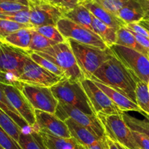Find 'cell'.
Returning <instances> with one entry per match:
<instances>
[{
	"label": "cell",
	"mask_w": 149,
	"mask_h": 149,
	"mask_svg": "<svg viewBox=\"0 0 149 149\" xmlns=\"http://www.w3.org/2000/svg\"><path fill=\"white\" fill-rule=\"evenodd\" d=\"M90 79L114 89L137 104L135 90L138 79L114 55L99 67Z\"/></svg>",
	"instance_id": "obj_1"
},
{
	"label": "cell",
	"mask_w": 149,
	"mask_h": 149,
	"mask_svg": "<svg viewBox=\"0 0 149 149\" xmlns=\"http://www.w3.org/2000/svg\"><path fill=\"white\" fill-rule=\"evenodd\" d=\"M59 67L68 79L81 82L86 79L79 67L68 40L39 52H34Z\"/></svg>",
	"instance_id": "obj_2"
},
{
	"label": "cell",
	"mask_w": 149,
	"mask_h": 149,
	"mask_svg": "<svg viewBox=\"0 0 149 149\" xmlns=\"http://www.w3.org/2000/svg\"><path fill=\"white\" fill-rule=\"evenodd\" d=\"M27 52L0 40V83L18 87Z\"/></svg>",
	"instance_id": "obj_3"
},
{
	"label": "cell",
	"mask_w": 149,
	"mask_h": 149,
	"mask_svg": "<svg viewBox=\"0 0 149 149\" xmlns=\"http://www.w3.org/2000/svg\"><path fill=\"white\" fill-rule=\"evenodd\" d=\"M77 62L87 79H90L99 67L113 55L110 48H100L79 43L71 39H67Z\"/></svg>",
	"instance_id": "obj_4"
},
{
	"label": "cell",
	"mask_w": 149,
	"mask_h": 149,
	"mask_svg": "<svg viewBox=\"0 0 149 149\" xmlns=\"http://www.w3.org/2000/svg\"><path fill=\"white\" fill-rule=\"evenodd\" d=\"M55 98L89 114H95L88 97L79 81L65 79L50 87Z\"/></svg>",
	"instance_id": "obj_5"
},
{
	"label": "cell",
	"mask_w": 149,
	"mask_h": 149,
	"mask_svg": "<svg viewBox=\"0 0 149 149\" xmlns=\"http://www.w3.org/2000/svg\"><path fill=\"white\" fill-rule=\"evenodd\" d=\"M97 116L104 127L106 136L127 149H141L135 142L132 130L125 122L122 114L98 113Z\"/></svg>",
	"instance_id": "obj_6"
},
{
	"label": "cell",
	"mask_w": 149,
	"mask_h": 149,
	"mask_svg": "<svg viewBox=\"0 0 149 149\" xmlns=\"http://www.w3.org/2000/svg\"><path fill=\"white\" fill-rule=\"evenodd\" d=\"M111 50L135 77L141 81L149 82V58L131 48L114 45Z\"/></svg>",
	"instance_id": "obj_7"
},
{
	"label": "cell",
	"mask_w": 149,
	"mask_h": 149,
	"mask_svg": "<svg viewBox=\"0 0 149 149\" xmlns=\"http://www.w3.org/2000/svg\"><path fill=\"white\" fill-rule=\"evenodd\" d=\"M57 28L66 39H74L79 43L101 49L109 48L94 31L74 23L67 17L61 18L57 23Z\"/></svg>",
	"instance_id": "obj_8"
},
{
	"label": "cell",
	"mask_w": 149,
	"mask_h": 149,
	"mask_svg": "<svg viewBox=\"0 0 149 149\" xmlns=\"http://www.w3.org/2000/svg\"><path fill=\"white\" fill-rule=\"evenodd\" d=\"M55 114L63 122L68 118H71L100 139L106 137L104 127L97 115L86 113L77 108L60 102H58Z\"/></svg>",
	"instance_id": "obj_9"
},
{
	"label": "cell",
	"mask_w": 149,
	"mask_h": 149,
	"mask_svg": "<svg viewBox=\"0 0 149 149\" xmlns=\"http://www.w3.org/2000/svg\"><path fill=\"white\" fill-rule=\"evenodd\" d=\"M17 87L26 96L35 110L55 113L58 100L54 96L50 87L23 82H20Z\"/></svg>",
	"instance_id": "obj_10"
},
{
	"label": "cell",
	"mask_w": 149,
	"mask_h": 149,
	"mask_svg": "<svg viewBox=\"0 0 149 149\" xmlns=\"http://www.w3.org/2000/svg\"><path fill=\"white\" fill-rule=\"evenodd\" d=\"M63 79H65L47 71L29 56L18 78V81L33 85L51 87Z\"/></svg>",
	"instance_id": "obj_11"
},
{
	"label": "cell",
	"mask_w": 149,
	"mask_h": 149,
	"mask_svg": "<svg viewBox=\"0 0 149 149\" xmlns=\"http://www.w3.org/2000/svg\"><path fill=\"white\" fill-rule=\"evenodd\" d=\"M30 23L33 27L55 26L64 17L61 10L52 5L47 0H38L29 3Z\"/></svg>",
	"instance_id": "obj_12"
},
{
	"label": "cell",
	"mask_w": 149,
	"mask_h": 149,
	"mask_svg": "<svg viewBox=\"0 0 149 149\" xmlns=\"http://www.w3.org/2000/svg\"><path fill=\"white\" fill-rule=\"evenodd\" d=\"M0 86L14 109L31 127L32 130L38 132L35 109L31 105L26 96L19 90L18 87L15 85L0 83Z\"/></svg>",
	"instance_id": "obj_13"
},
{
	"label": "cell",
	"mask_w": 149,
	"mask_h": 149,
	"mask_svg": "<svg viewBox=\"0 0 149 149\" xmlns=\"http://www.w3.org/2000/svg\"><path fill=\"white\" fill-rule=\"evenodd\" d=\"M81 84L91 103L95 114H122L124 113L90 79L86 78Z\"/></svg>",
	"instance_id": "obj_14"
},
{
	"label": "cell",
	"mask_w": 149,
	"mask_h": 149,
	"mask_svg": "<svg viewBox=\"0 0 149 149\" xmlns=\"http://www.w3.org/2000/svg\"><path fill=\"white\" fill-rule=\"evenodd\" d=\"M35 116L38 132H44L60 138H71L65 122L60 119L55 113L35 110Z\"/></svg>",
	"instance_id": "obj_15"
},
{
	"label": "cell",
	"mask_w": 149,
	"mask_h": 149,
	"mask_svg": "<svg viewBox=\"0 0 149 149\" xmlns=\"http://www.w3.org/2000/svg\"><path fill=\"white\" fill-rule=\"evenodd\" d=\"M81 4L84 5L98 20L107 26L114 29L115 30L118 31L122 27H125L126 26V23L118 16L103 8L94 0H84L81 2Z\"/></svg>",
	"instance_id": "obj_16"
},
{
	"label": "cell",
	"mask_w": 149,
	"mask_h": 149,
	"mask_svg": "<svg viewBox=\"0 0 149 149\" xmlns=\"http://www.w3.org/2000/svg\"><path fill=\"white\" fill-rule=\"evenodd\" d=\"M112 101L114 103L116 106L119 108L123 112L125 111H136L142 113V111L139 108V106L134 103L132 100L127 97L122 93L116 91L114 89L111 87L106 86L105 84H102L100 81H95V80H92Z\"/></svg>",
	"instance_id": "obj_17"
},
{
	"label": "cell",
	"mask_w": 149,
	"mask_h": 149,
	"mask_svg": "<svg viewBox=\"0 0 149 149\" xmlns=\"http://www.w3.org/2000/svg\"><path fill=\"white\" fill-rule=\"evenodd\" d=\"M64 122L68 127L71 138H74L77 142L79 143L85 148H88L89 146L95 143L96 141L100 140L96 135L92 133L89 130L81 126L71 118L65 119Z\"/></svg>",
	"instance_id": "obj_18"
},
{
	"label": "cell",
	"mask_w": 149,
	"mask_h": 149,
	"mask_svg": "<svg viewBox=\"0 0 149 149\" xmlns=\"http://www.w3.org/2000/svg\"><path fill=\"white\" fill-rule=\"evenodd\" d=\"M117 16L125 23H140L146 17L138 0H129L117 13Z\"/></svg>",
	"instance_id": "obj_19"
},
{
	"label": "cell",
	"mask_w": 149,
	"mask_h": 149,
	"mask_svg": "<svg viewBox=\"0 0 149 149\" xmlns=\"http://www.w3.org/2000/svg\"><path fill=\"white\" fill-rule=\"evenodd\" d=\"M48 149H85L74 138H63L39 132Z\"/></svg>",
	"instance_id": "obj_20"
},
{
	"label": "cell",
	"mask_w": 149,
	"mask_h": 149,
	"mask_svg": "<svg viewBox=\"0 0 149 149\" xmlns=\"http://www.w3.org/2000/svg\"><path fill=\"white\" fill-rule=\"evenodd\" d=\"M31 30L32 28L20 29L6 36L2 42L10 46L27 52L29 49L31 40Z\"/></svg>",
	"instance_id": "obj_21"
},
{
	"label": "cell",
	"mask_w": 149,
	"mask_h": 149,
	"mask_svg": "<svg viewBox=\"0 0 149 149\" xmlns=\"http://www.w3.org/2000/svg\"><path fill=\"white\" fill-rule=\"evenodd\" d=\"M0 109L2 110L4 113H7L20 127L23 132H29L31 131H33L31 127L28 125L27 122L20 116V113L12 106L11 103L7 99V96L4 94L1 86H0Z\"/></svg>",
	"instance_id": "obj_22"
},
{
	"label": "cell",
	"mask_w": 149,
	"mask_h": 149,
	"mask_svg": "<svg viewBox=\"0 0 149 149\" xmlns=\"http://www.w3.org/2000/svg\"><path fill=\"white\" fill-rule=\"evenodd\" d=\"M92 28H93V31L101 38V39L108 47L110 48L111 46L116 45L117 31L105 24L104 23L98 20L97 17H95L93 15Z\"/></svg>",
	"instance_id": "obj_23"
},
{
	"label": "cell",
	"mask_w": 149,
	"mask_h": 149,
	"mask_svg": "<svg viewBox=\"0 0 149 149\" xmlns=\"http://www.w3.org/2000/svg\"><path fill=\"white\" fill-rule=\"evenodd\" d=\"M64 17H67L77 24L81 25L93 31V28H92L93 14L81 4H79L75 8L65 13Z\"/></svg>",
	"instance_id": "obj_24"
},
{
	"label": "cell",
	"mask_w": 149,
	"mask_h": 149,
	"mask_svg": "<svg viewBox=\"0 0 149 149\" xmlns=\"http://www.w3.org/2000/svg\"><path fill=\"white\" fill-rule=\"evenodd\" d=\"M116 45L131 48L149 58V52L143 46H141L134 36L133 33L126 27H122L117 31V38Z\"/></svg>",
	"instance_id": "obj_25"
},
{
	"label": "cell",
	"mask_w": 149,
	"mask_h": 149,
	"mask_svg": "<svg viewBox=\"0 0 149 149\" xmlns=\"http://www.w3.org/2000/svg\"><path fill=\"white\" fill-rule=\"evenodd\" d=\"M23 149H48L39 132H22L18 141Z\"/></svg>",
	"instance_id": "obj_26"
},
{
	"label": "cell",
	"mask_w": 149,
	"mask_h": 149,
	"mask_svg": "<svg viewBox=\"0 0 149 149\" xmlns=\"http://www.w3.org/2000/svg\"><path fill=\"white\" fill-rule=\"evenodd\" d=\"M135 95L137 105L139 106L143 113L149 116V89L148 84L138 79L136 82Z\"/></svg>",
	"instance_id": "obj_27"
},
{
	"label": "cell",
	"mask_w": 149,
	"mask_h": 149,
	"mask_svg": "<svg viewBox=\"0 0 149 149\" xmlns=\"http://www.w3.org/2000/svg\"><path fill=\"white\" fill-rule=\"evenodd\" d=\"M0 126L13 139L18 143L19 138L23 132L20 127L8 116L0 109Z\"/></svg>",
	"instance_id": "obj_28"
},
{
	"label": "cell",
	"mask_w": 149,
	"mask_h": 149,
	"mask_svg": "<svg viewBox=\"0 0 149 149\" xmlns=\"http://www.w3.org/2000/svg\"><path fill=\"white\" fill-rule=\"evenodd\" d=\"M57 42L49 40L47 38L40 34L38 31H36L35 28H32L31 30V40L30 46H29V51L32 52H39L44 49L49 48L50 47L57 45ZM27 51V52H29Z\"/></svg>",
	"instance_id": "obj_29"
},
{
	"label": "cell",
	"mask_w": 149,
	"mask_h": 149,
	"mask_svg": "<svg viewBox=\"0 0 149 149\" xmlns=\"http://www.w3.org/2000/svg\"><path fill=\"white\" fill-rule=\"evenodd\" d=\"M124 119L127 126L132 130L137 131L144 134L149 138V120L148 119H140L130 116L124 112L122 113Z\"/></svg>",
	"instance_id": "obj_30"
},
{
	"label": "cell",
	"mask_w": 149,
	"mask_h": 149,
	"mask_svg": "<svg viewBox=\"0 0 149 149\" xmlns=\"http://www.w3.org/2000/svg\"><path fill=\"white\" fill-rule=\"evenodd\" d=\"M27 52L28 55H29L34 62H36V63L39 64V65L43 67L44 68L47 69V71H50V72L53 73L55 75L59 76V77H63V78L66 79L63 71L59 67L57 66L55 64H54L52 62L45 59V58L40 56V55H38L37 53H36V52H32V51H29V52Z\"/></svg>",
	"instance_id": "obj_31"
},
{
	"label": "cell",
	"mask_w": 149,
	"mask_h": 149,
	"mask_svg": "<svg viewBox=\"0 0 149 149\" xmlns=\"http://www.w3.org/2000/svg\"><path fill=\"white\" fill-rule=\"evenodd\" d=\"M31 24H23L11 20L0 19V40L2 41L8 35L22 29L33 28Z\"/></svg>",
	"instance_id": "obj_32"
},
{
	"label": "cell",
	"mask_w": 149,
	"mask_h": 149,
	"mask_svg": "<svg viewBox=\"0 0 149 149\" xmlns=\"http://www.w3.org/2000/svg\"><path fill=\"white\" fill-rule=\"evenodd\" d=\"M36 31L40 34L43 35L49 40H52L57 43H63L66 42L67 39L61 34L58 29L57 26H43L39 27H34Z\"/></svg>",
	"instance_id": "obj_33"
},
{
	"label": "cell",
	"mask_w": 149,
	"mask_h": 149,
	"mask_svg": "<svg viewBox=\"0 0 149 149\" xmlns=\"http://www.w3.org/2000/svg\"><path fill=\"white\" fill-rule=\"evenodd\" d=\"M0 19L11 20L23 24H31L30 12L29 10H21L17 12L0 13Z\"/></svg>",
	"instance_id": "obj_34"
},
{
	"label": "cell",
	"mask_w": 149,
	"mask_h": 149,
	"mask_svg": "<svg viewBox=\"0 0 149 149\" xmlns=\"http://www.w3.org/2000/svg\"><path fill=\"white\" fill-rule=\"evenodd\" d=\"M94 1L108 11L117 16V13H119V10L126 4L129 0H94Z\"/></svg>",
	"instance_id": "obj_35"
},
{
	"label": "cell",
	"mask_w": 149,
	"mask_h": 149,
	"mask_svg": "<svg viewBox=\"0 0 149 149\" xmlns=\"http://www.w3.org/2000/svg\"><path fill=\"white\" fill-rule=\"evenodd\" d=\"M52 5L58 7L59 10L63 13V14L75 8L79 4H81L84 0H47Z\"/></svg>",
	"instance_id": "obj_36"
},
{
	"label": "cell",
	"mask_w": 149,
	"mask_h": 149,
	"mask_svg": "<svg viewBox=\"0 0 149 149\" xmlns=\"http://www.w3.org/2000/svg\"><path fill=\"white\" fill-rule=\"evenodd\" d=\"M0 146L3 149H23L17 141L5 132L0 126Z\"/></svg>",
	"instance_id": "obj_37"
},
{
	"label": "cell",
	"mask_w": 149,
	"mask_h": 149,
	"mask_svg": "<svg viewBox=\"0 0 149 149\" xmlns=\"http://www.w3.org/2000/svg\"><path fill=\"white\" fill-rule=\"evenodd\" d=\"M29 7L18 3L8 2V1H0V13L17 12L21 10H29Z\"/></svg>",
	"instance_id": "obj_38"
},
{
	"label": "cell",
	"mask_w": 149,
	"mask_h": 149,
	"mask_svg": "<svg viewBox=\"0 0 149 149\" xmlns=\"http://www.w3.org/2000/svg\"><path fill=\"white\" fill-rule=\"evenodd\" d=\"M135 142L141 149H149V138L144 134L132 130Z\"/></svg>",
	"instance_id": "obj_39"
},
{
	"label": "cell",
	"mask_w": 149,
	"mask_h": 149,
	"mask_svg": "<svg viewBox=\"0 0 149 149\" xmlns=\"http://www.w3.org/2000/svg\"><path fill=\"white\" fill-rule=\"evenodd\" d=\"M125 27L133 33H137V34L141 35V36H146V37L149 38V31L145 28L143 27L139 23H128L125 26Z\"/></svg>",
	"instance_id": "obj_40"
},
{
	"label": "cell",
	"mask_w": 149,
	"mask_h": 149,
	"mask_svg": "<svg viewBox=\"0 0 149 149\" xmlns=\"http://www.w3.org/2000/svg\"><path fill=\"white\" fill-rule=\"evenodd\" d=\"M132 33H133L134 36L135 37L136 40L138 41V43H139L141 46L143 47L149 52V38H147L143 36H141V35L137 34V33H133V32H132Z\"/></svg>",
	"instance_id": "obj_41"
},
{
	"label": "cell",
	"mask_w": 149,
	"mask_h": 149,
	"mask_svg": "<svg viewBox=\"0 0 149 149\" xmlns=\"http://www.w3.org/2000/svg\"><path fill=\"white\" fill-rule=\"evenodd\" d=\"M86 149H109L107 142H106V137L103 139H100L96 141L95 143L89 146Z\"/></svg>",
	"instance_id": "obj_42"
},
{
	"label": "cell",
	"mask_w": 149,
	"mask_h": 149,
	"mask_svg": "<svg viewBox=\"0 0 149 149\" xmlns=\"http://www.w3.org/2000/svg\"><path fill=\"white\" fill-rule=\"evenodd\" d=\"M106 140L107 142L108 146H109V149H127L124 146L120 144L119 143L116 142V141H113V140L111 139L109 137L106 135Z\"/></svg>",
	"instance_id": "obj_43"
},
{
	"label": "cell",
	"mask_w": 149,
	"mask_h": 149,
	"mask_svg": "<svg viewBox=\"0 0 149 149\" xmlns=\"http://www.w3.org/2000/svg\"><path fill=\"white\" fill-rule=\"evenodd\" d=\"M138 1L143 10L146 17H149V0H138Z\"/></svg>",
	"instance_id": "obj_44"
},
{
	"label": "cell",
	"mask_w": 149,
	"mask_h": 149,
	"mask_svg": "<svg viewBox=\"0 0 149 149\" xmlns=\"http://www.w3.org/2000/svg\"><path fill=\"white\" fill-rule=\"evenodd\" d=\"M0 1H8V2H13V3H18V4H23L29 7V3L31 2L29 0H0Z\"/></svg>",
	"instance_id": "obj_45"
},
{
	"label": "cell",
	"mask_w": 149,
	"mask_h": 149,
	"mask_svg": "<svg viewBox=\"0 0 149 149\" xmlns=\"http://www.w3.org/2000/svg\"><path fill=\"white\" fill-rule=\"evenodd\" d=\"M139 23L141 25V26H143V27L145 28L146 29H147V30H148L149 31V24L148 23H146V22L144 21V20H141V21Z\"/></svg>",
	"instance_id": "obj_46"
},
{
	"label": "cell",
	"mask_w": 149,
	"mask_h": 149,
	"mask_svg": "<svg viewBox=\"0 0 149 149\" xmlns=\"http://www.w3.org/2000/svg\"><path fill=\"white\" fill-rule=\"evenodd\" d=\"M143 20L144 21L146 22V23H148L149 24V17H145V18L143 19Z\"/></svg>",
	"instance_id": "obj_47"
},
{
	"label": "cell",
	"mask_w": 149,
	"mask_h": 149,
	"mask_svg": "<svg viewBox=\"0 0 149 149\" xmlns=\"http://www.w3.org/2000/svg\"><path fill=\"white\" fill-rule=\"evenodd\" d=\"M30 1H32V2H35V1H37L38 0H29Z\"/></svg>",
	"instance_id": "obj_48"
},
{
	"label": "cell",
	"mask_w": 149,
	"mask_h": 149,
	"mask_svg": "<svg viewBox=\"0 0 149 149\" xmlns=\"http://www.w3.org/2000/svg\"><path fill=\"white\" fill-rule=\"evenodd\" d=\"M146 119H148V120H149V116H146Z\"/></svg>",
	"instance_id": "obj_49"
},
{
	"label": "cell",
	"mask_w": 149,
	"mask_h": 149,
	"mask_svg": "<svg viewBox=\"0 0 149 149\" xmlns=\"http://www.w3.org/2000/svg\"><path fill=\"white\" fill-rule=\"evenodd\" d=\"M0 149H3V148H1V146H0Z\"/></svg>",
	"instance_id": "obj_50"
},
{
	"label": "cell",
	"mask_w": 149,
	"mask_h": 149,
	"mask_svg": "<svg viewBox=\"0 0 149 149\" xmlns=\"http://www.w3.org/2000/svg\"><path fill=\"white\" fill-rule=\"evenodd\" d=\"M148 89H149V84H148Z\"/></svg>",
	"instance_id": "obj_51"
},
{
	"label": "cell",
	"mask_w": 149,
	"mask_h": 149,
	"mask_svg": "<svg viewBox=\"0 0 149 149\" xmlns=\"http://www.w3.org/2000/svg\"><path fill=\"white\" fill-rule=\"evenodd\" d=\"M148 84H149V82H148Z\"/></svg>",
	"instance_id": "obj_52"
},
{
	"label": "cell",
	"mask_w": 149,
	"mask_h": 149,
	"mask_svg": "<svg viewBox=\"0 0 149 149\" xmlns=\"http://www.w3.org/2000/svg\"></svg>",
	"instance_id": "obj_53"
},
{
	"label": "cell",
	"mask_w": 149,
	"mask_h": 149,
	"mask_svg": "<svg viewBox=\"0 0 149 149\" xmlns=\"http://www.w3.org/2000/svg\"><path fill=\"white\" fill-rule=\"evenodd\" d=\"M85 149H86V148H85Z\"/></svg>",
	"instance_id": "obj_54"
}]
</instances>
